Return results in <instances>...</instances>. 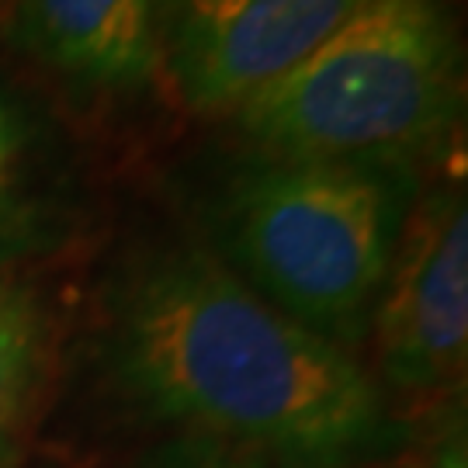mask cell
I'll use <instances>...</instances> for the list:
<instances>
[{
  "label": "cell",
  "instance_id": "1",
  "mask_svg": "<svg viewBox=\"0 0 468 468\" xmlns=\"http://www.w3.org/2000/svg\"><path fill=\"white\" fill-rule=\"evenodd\" d=\"M104 365L150 420L261 468H361L399 437L351 351L278 313L191 239L150 243L118 268Z\"/></svg>",
  "mask_w": 468,
  "mask_h": 468
},
{
  "label": "cell",
  "instance_id": "2",
  "mask_svg": "<svg viewBox=\"0 0 468 468\" xmlns=\"http://www.w3.org/2000/svg\"><path fill=\"white\" fill-rule=\"evenodd\" d=\"M420 167L253 153L212 205V247L253 295L351 351L417 205Z\"/></svg>",
  "mask_w": 468,
  "mask_h": 468
},
{
  "label": "cell",
  "instance_id": "3",
  "mask_svg": "<svg viewBox=\"0 0 468 468\" xmlns=\"http://www.w3.org/2000/svg\"><path fill=\"white\" fill-rule=\"evenodd\" d=\"M465 115V49L448 0H368L233 112L264 156L417 164Z\"/></svg>",
  "mask_w": 468,
  "mask_h": 468
},
{
  "label": "cell",
  "instance_id": "4",
  "mask_svg": "<svg viewBox=\"0 0 468 468\" xmlns=\"http://www.w3.org/2000/svg\"><path fill=\"white\" fill-rule=\"evenodd\" d=\"M375 382L427 402L465 378L468 208L454 185L420 191L371 316Z\"/></svg>",
  "mask_w": 468,
  "mask_h": 468
},
{
  "label": "cell",
  "instance_id": "5",
  "mask_svg": "<svg viewBox=\"0 0 468 468\" xmlns=\"http://www.w3.org/2000/svg\"><path fill=\"white\" fill-rule=\"evenodd\" d=\"M368 0H164L160 73L198 115H233Z\"/></svg>",
  "mask_w": 468,
  "mask_h": 468
},
{
  "label": "cell",
  "instance_id": "6",
  "mask_svg": "<svg viewBox=\"0 0 468 468\" xmlns=\"http://www.w3.org/2000/svg\"><path fill=\"white\" fill-rule=\"evenodd\" d=\"M15 35L46 67L101 90L160 73L156 0H15Z\"/></svg>",
  "mask_w": 468,
  "mask_h": 468
},
{
  "label": "cell",
  "instance_id": "7",
  "mask_svg": "<svg viewBox=\"0 0 468 468\" xmlns=\"http://www.w3.org/2000/svg\"><path fill=\"white\" fill-rule=\"evenodd\" d=\"M56 222L35 125L0 90V274L52 247Z\"/></svg>",
  "mask_w": 468,
  "mask_h": 468
},
{
  "label": "cell",
  "instance_id": "8",
  "mask_svg": "<svg viewBox=\"0 0 468 468\" xmlns=\"http://www.w3.org/2000/svg\"><path fill=\"white\" fill-rule=\"evenodd\" d=\"M49 375V323L32 288L0 274V468H11L38 417Z\"/></svg>",
  "mask_w": 468,
  "mask_h": 468
},
{
  "label": "cell",
  "instance_id": "9",
  "mask_svg": "<svg viewBox=\"0 0 468 468\" xmlns=\"http://www.w3.org/2000/svg\"><path fill=\"white\" fill-rule=\"evenodd\" d=\"M150 468H261L253 462H243L236 454H226L218 448H205V444H187L177 452H167L164 458H156Z\"/></svg>",
  "mask_w": 468,
  "mask_h": 468
},
{
  "label": "cell",
  "instance_id": "10",
  "mask_svg": "<svg viewBox=\"0 0 468 468\" xmlns=\"http://www.w3.org/2000/svg\"><path fill=\"white\" fill-rule=\"evenodd\" d=\"M396 468H423V465H396Z\"/></svg>",
  "mask_w": 468,
  "mask_h": 468
},
{
  "label": "cell",
  "instance_id": "11",
  "mask_svg": "<svg viewBox=\"0 0 468 468\" xmlns=\"http://www.w3.org/2000/svg\"><path fill=\"white\" fill-rule=\"evenodd\" d=\"M160 4H164V0H156V7H160Z\"/></svg>",
  "mask_w": 468,
  "mask_h": 468
}]
</instances>
